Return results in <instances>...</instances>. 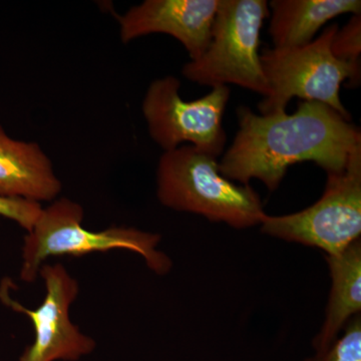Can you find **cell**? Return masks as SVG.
Instances as JSON below:
<instances>
[{
	"instance_id": "obj_8",
	"label": "cell",
	"mask_w": 361,
	"mask_h": 361,
	"mask_svg": "<svg viewBox=\"0 0 361 361\" xmlns=\"http://www.w3.org/2000/svg\"><path fill=\"white\" fill-rule=\"evenodd\" d=\"M39 276L44 281L45 297L35 310H30L0 290L2 302L30 318L35 339L20 361H78L90 355L97 343L71 320L70 308L80 291L77 279L61 264L44 263Z\"/></svg>"
},
{
	"instance_id": "obj_3",
	"label": "cell",
	"mask_w": 361,
	"mask_h": 361,
	"mask_svg": "<svg viewBox=\"0 0 361 361\" xmlns=\"http://www.w3.org/2000/svg\"><path fill=\"white\" fill-rule=\"evenodd\" d=\"M84 208L68 198L42 208L32 229L25 237L20 279L32 283L39 278L42 266L56 256H85L111 250H128L141 256L156 274L170 272L173 262L159 250L161 237L135 228L111 227L90 231L82 226Z\"/></svg>"
},
{
	"instance_id": "obj_15",
	"label": "cell",
	"mask_w": 361,
	"mask_h": 361,
	"mask_svg": "<svg viewBox=\"0 0 361 361\" xmlns=\"http://www.w3.org/2000/svg\"><path fill=\"white\" fill-rule=\"evenodd\" d=\"M42 211V204L37 202L0 196V216L18 223L26 232L32 229Z\"/></svg>"
},
{
	"instance_id": "obj_6",
	"label": "cell",
	"mask_w": 361,
	"mask_h": 361,
	"mask_svg": "<svg viewBox=\"0 0 361 361\" xmlns=\"http://www.w3.org/2000/svg\"><path fill=\"white\" fill-rule=\"evenodd\" d=\"M260 227L268 236L314 247L325 256L338 255L360 240L361 148L344 170L327 174L324 192L316 203L288 215L266 214Z\"/></svg>"
},
{
	"instance_id": "obj_13",
	"label": "cell",
	"mask_w": 361,
	"mask_h": 361,
	"mask_svg": "<svg viewBox=\"0 0 361 361\" xmlns=\"http://www.w3.org/2000/svg\"><path fill=\"white\" fill-rule=\"evenodd\" d=\"M304 361H361V315L355 316L336 341Z\"/></svg>"
},
{
	"instance_id": "obj_14",
	"label": "cell",
	"mask_w": 361,
	"mask_h": 361,
	"mask_svg": "<svg viewBox=\"0 0 361 361\" xmlns=\"http://www.w3.org/2000/svg\"><path fill=\"white\" fill-rule=\"evenodd\" d=\"M331 52L334 58L361 73V13L351 16L343 27L337 30L332 39Z\"/></svg>"
},
{
	"instance_id": "obj_5",
	"label": "cell",
	"mask_w": 361,
	"mask_h": 361,
	"mask_svg": "<svg viewBox=\"0 0 361 361\" xmlns=\"http://www.w3.org/2000/svg\"><path fill=\"white\" fill-rule=\"evenodd\" d=\"M269 14L266 0H220L210 42L200 59L184 66L183 75L212 89L235 85L267 97L259 47Z\"/></svg>"
},
{
	"instance_id": "obj_10",
	"label": "cell",
	"mask_w": 361,
	"mask_h": 361,
	"mask_svg": "<svg viewBox=\"0 0 361 361\" xmlns=\"http://www.w3.org/2000/svg\"><path fill=\"white\" fill-rule=\"evenodd\" d=\"M61 192V180L39 145L11 139L0 127V196L42 203Z\"/></svg>"
},
{
	"instance_id": "obj_4",
	"label": "cell",
	"mask_w": 361,
	"mask_h": 361,
	"mask_svg": "<svg viewBox=\"0 0 361 361\" xmlns=\"http://www.w3.org/2000/svg\"><path fill=\"white\" fill-rule=\"evenodd\" d=\"M339 26L329 25L308 44L291 49H264L260 52L269 94L258 104L260 115L286 111L293 97L326 104L346 120L351 116L341 99V85L360 84V73L334 58L331 42Z\"/></svg>"
},
{
	"instance_id": "obj_9",
	"label": "cell",
	"mask_w": 361,
	"mask_h": 361,
	"mask_svg": "<svg viewBox=\"0 0 361 361\" xmlns=\"http://www.w3.org/2000/svg\"><path fill=\"white\" fill-rule=\"evenodd\" d=\"M220 0H146L118 18L123 44L165 33L184 45L191 61L200 59L211 39Z\"/></svg>"
},
{
	"instance_id": "obj_11",
	"label": "cell",
	"mask_w": 361,
	"mask_h": 361,
	"mask_svg": "<svg viewBox=\"0 0 361 361\" xmlns=\"http://www.w3.org/2000/svg\"><path fill=\"white\" fill-rule=\"evenodd\" d=\"M268 6L275 49L303 47L336 16L361 13L360 0H272Z\"/></svg>"
},
{
	"instance_id": "obj_2",
	"label": "cell",
	"mask_w": 361,
	"mask_h": 361,
	"mask_svg": "<svg viewBox=\"0 0 361 361\" xmlns=\"http://www.w3.org/2000/svg\"><path fill=\"white\" fill-rule=\"evenodd\" d=\"M157 196L161 205L203 216L234 229L260 225L266 215L259 195L220 173L215 157L190 145L165 152L157 169Z\"/></svg>"
},
{
	"instance_id": "obj_12",
	"label": "cell",
	"mask_w": 361,
	"mask_h": 361,
	"mask_svg": "<svg viewBox=\"0 0 361 361\" xmlns=\"http://www.w3.org/2000/svg\"><path fill=\"white\" fill-rule=\"evenodd\" d=\"M331 289L324 322L312 341L315 353L329 348L355 316L361 312V240L336 256H325Z\"/></svg>"
},
{
	"instance_id": "obj_1",
	"label": "cell",
	"mask_w": 361,
	"mask_h": 361,
	"mask_svg": "<svg viewBox=\"0 0 361 361\" xmlns=\"http://www.w3.org/2000/svg\"><path fill=\"white\" fill-rule=\"evenodd\" d=\"M239 129L219 161L221 174L241 185L261 180L276 191L292 165L310 161L326 174L341 172L361 148V133L326 104L299 102L294 114L237 110Z\"/></svg>"
},
{
	"instance_id": "obj_7",
	"label": "cell",
	"mask_w": 361,
	"mask_h": 361,
	"mask_svg": "<svg viewBox=\"0 0 361 361\" xmlns=\"http://www.w3.org/2000/svg\"><path fill=\"white\" fill-rule=\"evenodd\" d=\"M180 87L173 75L149 85L142 102L149 135L165 152L188 144L218 159L227 142L223 116L231 90L227 85L216 87L201 99L185 101Z\"/></svg>"
}]
</instances>
